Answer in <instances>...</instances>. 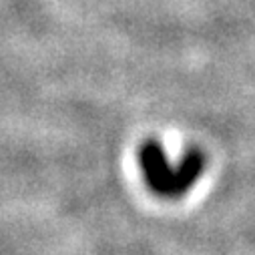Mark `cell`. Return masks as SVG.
Segmentation results:
<instances>
[{
    "instance_id": "cell-1",
    "label": "cell",
    "mask_w": 255,
    "mask_h": 255,
    "mask_svg": "<svg viewBox=\"0 0 255 255\" xmlns=\"http://www.w3.org/2000/svg\"><path fill=\"white\" fill-rule=\"evenodd\" d=\"M205 159L199 151H189L181 165L173 169L157 141H147L141 147V167L145 173L147 183L153 191L165 195V197H177L193 185L201 171H203Z\"/></svg>"
}]
</instances>
